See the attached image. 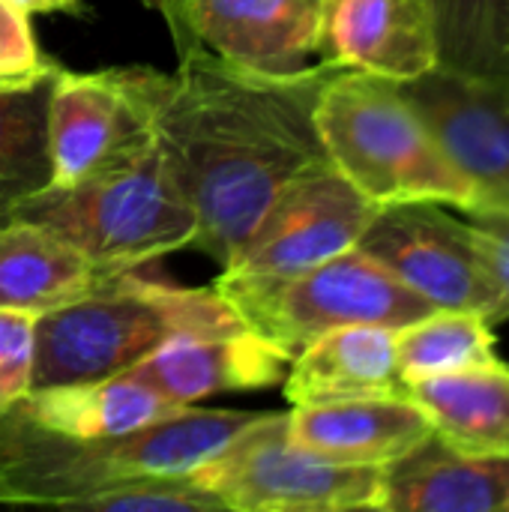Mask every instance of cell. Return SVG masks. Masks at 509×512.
<instances>
[{"instance_id":"obj_18","label":"cell","mask_w":509,"mask_h":512,"mask_svg":"<svg viewBox=\"0 0 509 512\" xmlns=\"http://www.w3.org/2000/svg\"><path fill=\"white\" fill-rule=\"evenodd\" d=\"M102 279L108 276L54 231L21 219L0 222V309L42 315Z\"/></svg>"},{"instance_id":"obj_22","label":"cell","mask_w":509,"mask_h":512,"mask_svg":"<svg viewBox=\"0 0 509 512\" xmlns=\"http://www.w3.org/2000/svg\"><path fill=\"white\" fill-rule=\"evenodd\" d=\"M51 75L33 81H0V222L12 210L51 183L45 150V102Z\"/></svg>"},{"instance_id":"obj_14","label":"cell","mask_w":509,"mask_h":512,"mask_svg":"<svg viewBox=\"0 0 509 512\" xmlns=\"http://www.w3.org/2000/svg\"><path fill=\"white\" fill-rule=\"evenodd\" d=\"M291 354L249 327L231 333L177 336L129 369L174 405H195L213 393L264 390L285 381Z\"/></svg>"},{"instance_id":"obj_9","label":"cell","mask_w":509,"mask_h":512,"mask_svg":"<svg viewBox=\"0 0 509 512\" xmlns=\"http://www.w3.org/2000/svg\"><path fill=\"white\" fill-rule=\"evenodd\" d=\"M366 201L330 162L294 177L264 210L222 273L291 276L354 249L375 216Z\"/></svg>"},{"instance_id":"obj_10","label":"cell","mask_w":509,"mask_h":512,"mask_svg":"<svg viewBox=\"0 0 509 512\" xmlns=\"http://www.w3.org/2000/svg\"><path fill=\"white\" fill-rule=\"evenodd\" d=\"M159 12L177 48H204L255 75L294 78L324 66L318 0H162Z\"/></svg>"},{"instance_id":"obj_8","label":"cell","mask_w":509,"mask_h":512,"mask_svg":"<svg viewBox=\"0 0 509 512\" xmlns=\"http://www.w3.org/2000/svg\"><path fill=\"white\" fill-rule=\"evenodd\" d=\"M357 246L435 309H471L495 318L498 291L474 228L450 207L432 201L378 207Z\"/></svg>"},{"instance_id":"obj_7","label":"cell","mask_w":509,"mask_h":512,"mask_svg":"<svg viewBox=\"0 0 509 512\" xmlns=\"http://www.w3.org/2000/svg\"><path fill=\"white\" fill-rule=\"evenodd\" d=\"M189 477L231 512L381 510V468L303 450L288 435V414H255Z\"/></svg>"},{"instance_id":"obj_6","label":"cell","mask_w":509,"mask_h":512,"mask_svg":"<svg viewBox=\"0 0 509 512\" xmlns=\"http://www.w3.org/2000/svg\"><path fill=\"white\" fill-rule=\"evenodd\" d=\"M210 285L252 333L270 339L291 357L327 330L351 324L402 330L435 309L360 246L303 273H219Z\"/></svg>"},{"instance_id":"obj_12","label":"cell","mask_w":509,"mask_h":512,"mask_svg":"<svg viewBox=\"0 0 509 512\" xmlns=\"http://www.w3.org/2000/svg\"><path fill=\"white\" fill-rule=\"evenodd\" d=\"M153 138L126 69H57L45 102L48 186H75Z\"/></svg>"},{"instance_id":"obj_30","label":"cell","mask_w":509,"mask_h":512,"mask_svg":"<svg viewBox=\"0 0 509 512\" xmlns=\"http://www.w3.org/2000/svg\"><path fill=\"white\" fill-rule=\"evenodd\" d=\"M159 9H162V0H159Z\"/></svg>"},{"instance_id":"obj_20","label":"cell","mask_w":509,"mask_h":512,"mask_svg":"<svg viewBox=\"0 0 509 512\" xmlns=\"http://www.w3.org/2000/svg\"><path fill=\"white\" fill-rule=\"evenodd\" d=\"M435 432L477 453L509 456V363L408 384Z\"/></svg>"},{"instance_id":"obj_25","label":"cell","mask_w":509,"mask_h":512,"mask_svg":"<svg viewBox=\"0 0 509 512\" xmlns=\"http://www.w3.org/2000/svg\"><path fill=\"white\" fill-rule=\"evenodd\" d=\"M36 315L0 309V414L18 405L33 387Z\"/></svg>"},{"instance_id":"obj_4","label":"cell","mask_w":509,"mask_h":512,"mask_svg":"<svg viewBox=\"0 0 509 512\" xmlns=\"http://www.w3.org/2000/svg\"><path fill=\"white\" fill-rule=\"evenodd\" d=\"M312 117L330 165L375 207H480L477 189L447 162L396 81L333 69L318 87Z\"/></svg>"},{"instance_id":"obj_19","label":"cell","mask_w":509,"mask_h":512,"mask_svg":"<svg viewBox=\"0 0 509 512\" xmlns=\"http://www.w3.org/2000/svg\"><path fill=\"white\" fill-rule=\"evenodd\" d=\"M18 405L39 426L72 438H117L186 408L168 402L129 372L33 390Z\"/></svg>"},{"instance_id":"obj_13","label":"cell","mask_w":509,"mask_h":512,"mask_svg":"<svg viewBox=\"0 0 509 512\" xmlns=\"http://www.w3.org/2000/svg\"><path fill=\"white\" fill-rule=\"evenodd\" d=\"M318 6L324 66L396 84L438 66L435 18L426 0H318Z\"/></svg>"},{"instance_id":"obj_27","label":"cell","mask_w":509,"mask_h":512,"mask_svg":"<svg viewBox=\"0 0 509 512\" xmlns=\"http://www.w3.org/2000/svg\"><path fill=\"white\" fill-rule=\"evenodd\" d=\"M462 216L474 228L480 255L498 291L492 324H504L509 321V207H474Z\"/></svg>"},{"instance_id":"obj_15","label":"cell","mask_w":509,"mask_h":512,"mask_svg":"<svg viewBox=\"0 0 509 512\" xmlns=\"http://www.w3.org/2000/svg\"><path fill=\"white\" fill-rule=\"evenodd\" d=\"M381 512H509V456L468 450L432 429L381 468Z\"/></svg>"},{"instance_id":"obj_5","label":"cell","mask_w":509,"mask_h":512,"mask_svg":"<svg viewBox=\"0 0 509 512\" xmlns=\"http://www.w3.org/2000/svg\"><path fill=\"white\" fill-rule=\"evenodd\" d=\"M9 219L54 231L105 276L189 249L198 237L195 210L156 138L75 186L39 189Z\"/></svg>"},{"instance_id":"obj_24","label":"cell","mask_w":509,"mask_h":512,"mask_svg":"<svg viewBox=\"0 0 509 512\" xmlns=\"http://www.w3.org/2000/svg\"><path fill=\"white\" fill-rule=\"evenodd\" d=\"M93 512H228L219 498L201 489L189 474L183 477H144L120 483L81 504Z\"/></svg>"},{"instance_id":"obj_21","label":"cell","mask_w":509,"mask_h":512,"mask_svg":"<svg viewBox=\"0 0 509 512\" xmlns=\"http://www.w3.org/2000/svg\"><path fill=\"white\" fill-rule=\"evenodd\" d=\"M492 321L471 309H432L396 330V357L405 384L498 363Z\"/></svg>"},{"instance_id":"obj_26","label":"cell","mask_w":509,"mask_h":512,"mask_svg":"<svg viewBox=\"0 0 509 512\" xmlns=\"http://www.w3.org/2000/svg\"><path fill=\"white\" fill-rule=\"evenodd\" d=\"M57 69L60 66L48 60L36 42L30 12H24L15 0H0V81H33Z\"/></svg>"},{"instance_id":"obj_28","label":"cell","mask_w":509,"mask_h":512,"mask_svg":"<svg viewBox=\"0 0 509 512\" xmlns=\"http://www.w3.org/2000/svg\"><path fill=\"white\" fill-rule=\"evenodd\" d=\"M30 15H48V12H81L84 0H15Z\"/></svg>"},{"instance_id":"obj_3","label":"cell","mask_w":509,"mask_h":512,"mask_svg":"<svg viewBox=\"0 0 509 512\" xmlns=\"http://www.w3.org/2000/svg\"><path fill=\"white\" fill-rule=\"evenodd\" d=\"M243 327L213 285L186 288L126 270L102 279L78 300L36 315L30 393L129 372L177 336Z\"/></svg>"},{"instance_id":"obj_29","label":"cell","mask_w":509,"mask_h":512,"mask_svg":"<svg viewBox=\"0 0 509 512\" xmlns=\"http://www.w3.org/2000/svg\"><path fill=\"white\" fill-rule=\"evenodd\" d=\"M147 6H153V9H159V0H144Z\"/></svg>"},{"instance_id":"obj_2","label":"cell","mask_w":509,"mask_h":512,"mask_svg":"<svg viewBox=\"0 0 509 512\" xmlns=\"http://www.w3.org/2000/svg\"><path fill=\"white\" fill-rule=\"evenodd\" d=\"M252 417L186 405L117 438H72L12 405L0 414V504L81 510L87 498L129 480L192 474Z\"/></svg>"},{"instance_id":"obj_11","label":"cell","mask_w":509,"mask_h":512,"mask_svg":"<svg viewBox=\"0 0 509 512\" xmlns=\"http://www.w3.org/2000/svg\"><path fill=\"white\" fill-rule=\"evenodd\" d=\"M399 90L447 162L477 189L480 207H509V78L435 66Z\"/></svg>"},{"instance_id":"obj_16","label":"cell","mask_w":509,"mask_h":512,"mask_svg":"<svg viewBox=\"0 0 509 512\" xmlns=\"http://www.w3.org/2000/svg\"><path fill=\"white\" fill-rule=\"evenodd\" d=\"M432 429V420L408 393L291 405L288 411V435L303 450L360 468L393 465Z\"/></svg>"},{"instance_id":"obj_23","label":"cell","mask_w":509,"mask_h":512,"mask_svg":"<svg viewBox=\"0 0 509 512\" xmlns=\"http://www.w3.org/2000/svg\"><path fill=\"white\" fill-rule=\"evenodd\" d=\"M435 18L438 66L509 78V0H426Z\"/></svg>"},{"instance_id":"obj_17","label":"cell","mask_w":509,"mask_h":512,"mask_svg":"<svg viewBox=\"0 0 509 512\" xmlns=\"http://www.w3.org/2000/svg\"><path fill=\"white\" fill-rule=\"evenodd\" d=\"M288 405H321L366 396H405L396 330L375 324L336 327L306 342L282 381Z\"/></svg>"},{"instance_id":"obj_1","label":"cell","mask_w":509,"mask_h":512,"mask_svg":"<svg viewBox=\"0 0 509 512\" xmlns=\"http://www.w3.org/2000/svg\"><path fill=\"white\" fill-rule=\"evenodd\" d=\"M177 51L174 72L126 66V75L195 210V249L225 267L273 198L303 171L330 162L312 111L333 69L270 78L195 45Z\"/></svg>"}]
</instances>
